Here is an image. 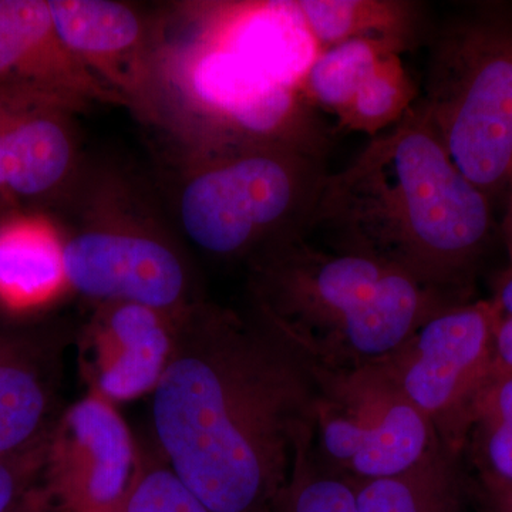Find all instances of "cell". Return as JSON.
Masks as SVG:
<instances>
[{
	"label": "cell",
	"mask_w": 512,
	"mask_h": 512,
	"mask_svg": "<svg viewBox=\"0 0 512 512\" xmlns=\"http://www.w3.org/2000/svg\"><path fill=\"white\" fill-rule=\"evenodd\" d=\"M74 111L0 87V220L66 197L76 181Z\"/></svg>",
	"instance_id": "obj_11"
},
{
	"label": "cell",
	"mask_w": 512,
	"mask_h": 512,
	"mask_svg": "<svg viewBox=\"0 0 512 512\" xmlns=\"http://www.w3.org/2000/svg\"><path fill=\"white\" fill-rule=\"evenodd\" d=\"M312 446L299 457L275 512H359L353 481L322 466Z\"/></svg>",
	"instance_id": "obj_22"
},
{
	"label": "cell",
	"mask_w": 512,
	"mask_h": 512,
	"mask_svg": "<svg viewBox=\"0 0 512 512\" xmlns=\"http://www.w3.org/2000/svg\"><path fill=\"white\" fill-rule=\"evenodd\" d=\"M248 264L252 309L326 372L377 365L431 316L463 303L383 259L308 237L265 249Z\"/></svg>",
	"instance_id": "obj_3"
},
{
	"label": "cell",
	"mask_w": 512,
	"mask_h": 512,
	"mask_svg": "<svg viewBox=\"0 0 512 512\" xmlns=\"http://www.w3.org/2000/svg\"><path fill=\"white\" fill-rule=\"evenodd\" d=\"M70 291L62 231L49 218L16 212L0 220V308L28 315Z\"/></svg>",
	"instance_id": "obj_17"
},
{
	"label": "cell",
	"mask_w": 512,
	"mask_h": 512,
	"mask_svg": "<svg viewBox=\"0 0 512 512\" xmlns=\"http://www.w3.org/2000/svg\"><path fill=\"white\" fill-rule=\"evenodd\" d=\"M480 417L512 424V372L494 373L493 380L478 402L474 421Z\"/></svg>",
	"instance_id": "obj_27"
},
{
	"label": "cell",
	"mask_w": 512,
	"mask_h": 512,
	"mask_svg": "<svg viewBox=\"0 0 512 512\" xmlns=\"http://www.w3.org/2000/svg\"><path fill=\"white\" fill-rule=\"evenodd\" d=\"M503 217L500 221V235L503 239L505 249H507L508 258H510V264H512V181L510 188H508L507 195L503 204Z\"/></svg>",
	"instance_id": "obj_29"
},
{
	"label": "cell",
	"mask_w": 512,
	"mask_h": 512,
	"mask_svg": "<svg viewBox=\"0 0 512 512\" xmlns=\"http://www.w3.org/2000/svg\"><path fill=\"white\" fill-rule=\"evenodd\" d=\"M180 318L138 303H101L84 336L90 390L114 404L153 394L173 357Z\"/></svg>",
	"instance_id": "obj_14"
},
{
	"label": "cell",
	"mask_w": 512,
	"mask_h": 512,
	"mask_svg": "<svg viewBox=\"0 0 512 512\" xmlns=\"http://www.w3.org/2000/svg\"><path fill=\"white\" fill-rule=\"evenodd\" d=\"M313 370L319 399L312 450L322 466L352 481L380 480L412 470L441 444L379 365Z\"/></svg>",
	"instance_id": "obj_8"
},
{
	"label": "cell",
	"mask_w": 512,
	"mask_h": 512,
	"mask_svg": "<svg viewBox=\"0 0 512 512\" xmlns=\"http://www.w3.org/2000/svg\"><path fill=\"white\" fill-rule=\"evenodd\" d=\"M477 512H512V491L495 497L476 494Z\"/></svg>",
	"instance_id": "obj_30"
},
{
	"label": "cell",
	"mask_w": 512,
	"mask_h": 512,
	"mask_svg": "<svg viewBox=\"0 0 512 512\" xmlns=\"http://www.w3.org/2000/svg\"><path fill=\"white\" fill-rule=\"evenodd\" d=\"M494 312V370L512 372V264L495 276L488 299Z\"/></svg>",
	"instance_id": "obj_26"
},
{
	"label": "cell",
	"mask_w": 512,
	"mask_h": 512,
	"mask_svg": "<svg viewBox=\"0 0 512 512\" xmlns=\"http://www.w3.org/2000/svg\"><path fill=\"white\" fill-rule=\"evenodd\" d=\"M158 121L185 154L228 146L284 147L328 158L330 133L296 87L185 22L158 26Z\"/></svg>",
	"instance_id": "obj_4"
},
{
	"label": "cell",
	"mask_w": 512,
	"mask_h": 512,
	"mask_svg": "<svg viewBox=\"0 0 512 512\" xmlns=\"http://www.w3.org/2000/svg\"><path fill=\"white\" fill-rule=\"evenodd\" d=\"M141 464L117 404L90 390L53 424L40 485L55 512H124Z\"/></svg>",
	"instance_id": "obj_10"
},
{
	"label": "cell",
	"mask_w": 512,
	"mask_h": 512,
	"mask_svg": "<svg viewBox=\"0 0 512 512\" xmlns=\"http://www.w3.org/2000/svg\"><path fill=\"white\" fill-rule=\"evenodd\" d=\"M419 103L454 164L501 210L512 181V3H478L436 29Z\"/></svg>",
	"instance_id": "obj_5"
},
{
	"label": "cell",
	"mask_w": 512,
	"mask_h": 512,
	"mask_svg": "<svg viewBox=\"0 0 512 512\" xmlns=\"http://www.w3.org/2000/svg\"><path fill=\"white\" fill-rule=\"evenodd\" d=\"M326 157L269 146L185 154L178 222L205 254L249 259L308 237L328 178Z\"/></svg>",
	"instance_id": "obj_6"
},
{
	"label": "cell",
	"mask_w": 512,
	"mask_h": 512,
	"mask_svg": "<svg viewBox=\"0 0 512 512\" xmlns=\"http://www.w3.org/2000/svg\"><path fill=\"white\" fill-rule=\"evenodd\" d=\"M57 33L126 107L158 121V25L109 0H49Z\"/></svg>",
	"instance_id": "obj_12"
},
{
	"label": "cell",
	"mask_w": 512,
	"mask_h": 512,
	"mask_svg": "<svg viewBox=\"0 0 512 512\" xmlns=\"http://www.w3.org/2000/svg\"><path fill=\"white\" fill-rule=\"evenodd\" d=\"M403 50L379 39H357L322 50L309 66L299 92L319 111L338 119L384 57Z\"/></svg>",
	"instance_id": "obj_20"
},
{
	"label": "cell",
	"mask_w": 512,
	"mask_h": 512,
	"mask_svg": "<svg viewBox=\"0 0 512 512\" xmlns=\"http://www.w3.org/2000/svg\"><path fill=\"white\" fill-rule=\"evenodd\" d=\"M124 512H210L184 487L163 461L143 457L140 476Z\"/></svg>",
	"instance_id": "obj_24"
},
{
	"label": "cell",
	"mask_w": 512,
	"mask_h": 512,
	"mask_svg": "<svg viewBox=\"0 0 512 512\" xmlns=\"http://www.w3.org/2000/svg\"><path fill=\"white\" fill-rule=\"evenodd\" d=\"M184 18L202 36L296 89L320 53L295 0L201 3L188 6Z\"/></svg>",
	"instance_id": "obj_15"
},
{
	"label": "cell",
	"mask_w": 512,
	"mask_h": 512,
	"mask_svg": "<svg viewBox=\"0 0 512 512\" xmlns=\"http://www.w3.org/2000/svg\"><path fill=\"white\" fill-rule=\"evenodd\" d=\"M320 52L357 39H379L409 52L426 39V15L409 0H295Z\"/></svg>",
	"instance_id": "obj_18"
},
{
	"label": "cell",
	"mask_w": 512,
	"mask_h": 512,
	"mask_svg": "<svg viewBox=\"0 0 512 512\" xmlns=\"http://www.w3.org/2000/svg\"><path fill=\"white\" fill-rule=\"evenodd\" d=\"M136 200L116 178L87 187L76 225L62 232L67 284L99 305L138 303L180 318L200 302L187 262Z\"/></svg>",
	"instance_id": "obj_7"
},
{
	"label": "cell",
	"mask_w": 512,
	"mask_h": 512,
	"mask_svg": "<svg viewBox=\"0 0 512 512\" xmlns=\"http://www.w3.org/2000/svg\"><path fill=\"white\" fill-rule=\"evenodd\" d=\"M47 440L22 453L0 457V512L15 511L40 484Z\"/></svg>",
	"instance_id": "obj_25"
},
{
	"label": "cell",
	"mask_w": 512,
	"mask_h": 512,
	"mask_svg": "<svg viewBox=\"0 0 512 512\" xmlns=\"http://www.w3.org/2000/svg\"><path fill=\"white\" fill-rule=\"evenodd\" d=\"M151 396L161 461L208 511H276L313 443L319 390L275 326L198 302Z\"/></svg>",
	"instance_id": "obj_1"
},
{
	"label": "cell",
	"mask_w": 512,
	"mask_h": 512,
	"mask_svg": "<svg viewBox=\"0 0 512 512\" xmlns=\"http://www.w3.org/2000/svg\"><path fill=\"white\" fill-rule=\"evenodd\" d=\"M0 87L55 101L74 113L93 104L126 107L64 45L49 0H0Z\"/></svg>",
	"instance_id": "obj_13"
},
{
	"label": "cell",
	"mask_w": 512,
	"mask_h": 512,
	"mask_svg": "<svg viewBox=\"0 0 512 512\" xmlns=\"http://www.w3.org/2000/svg\"><path fill=\"white\" fill-rule=\"evenodd\" d=\"M377 365L427 417L441 446L463 456L478 402L494 376L490 301L448 306Z\"/></svg>",
	"instance_id": "obj_9"
},
{
	"label": "cell",
	"mask_w": 512,
	"mask_h": 512,
	"mask_svg": "<svg viewBox=\"0 0 512 512\" xmlns=\"http://www.w3.org/2000/svg\"><path fill=\"white\" fill-rule=\"evenodd\" d=\"M13 512H55L42 485H37Z\"/></svg>",
	"instance_id": "obj_28"
},
{
	"label": "cell",
	"mask_w": 512,
	"mask_h": 512,
	"mask_svg": "<svg viewBox=\"0 0 512 512\" xmlns=\"http://www.w3.org/2000/svg\"><path fill=\"white\" fill-rule=\"evenodd\" d=\"M417 100L419 89L404 69L402 55L390 53L336 121L343 130L373 138L399 123Z\"/></svg>",
	"instance_id": "obj_21"
},
{
	"label": "cell",
	"mask_w": 512,
	"mask_h": 512,
	"mask_svg": "<svg viewBox=\"0 0 512 512\" xmlns=\"http://www.w3.org/2000/svg\"><path fill=\"white\" fill-rule=\"evenodd\" d=\"M467 451L477 474V495L495 497L512 491V424L480 417L468 434L463 454Z\"/></svg>",
	"instance_id": "obj_23"
},
{
	"label": "cell",
	"mask_w": 512,
	"mask_h": 512,
	"mask_svg": "<svg viewBox=\"0 0 512 512\" xmlns=\"http://www.w3.org/2000/svg\"><path fill=\"white\" fill-rule=\"evenodd\" d=\"M383 259L458 301H471L500 234L493 202L448 156L419 100L359 156L329 174L311 234Z\"/></svg>",
	"instance_id": "obj_2"
},
{
	"label": "cell",
	"mask_w": 512,
	"mask_h": 512,
	"mask_svg": "<svg viewBox=\"0 0 512 512\" xmlns=\"http://www.w3.org/2000/svg\"><path fill=\"white\" fill-rule=\"evenodd\" d=\"M59 349L40 333L0 329V457L49 439Z\"/></svg>",
	"instance_id": "obj_16"
},
{
	"label": "cell",
	"mask_w": 512,
	"mask_h": 512,
	"mask_svg": "<svg viewBox=\"0 0 512 512\" xmlns=\"http://www.w3.org/2000/svg\"><path fill=\"white\" fill-rule=\"evenodd\" d=\"M460 458L439 444L400 476L353 481L359 512H477L476 491Z\"/></svg>",
	"instance_id": "obj_19"
}]
</instances>
